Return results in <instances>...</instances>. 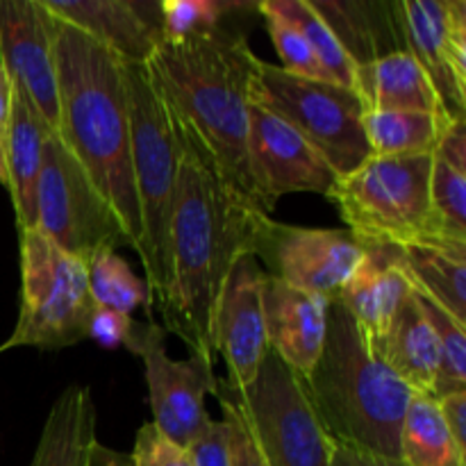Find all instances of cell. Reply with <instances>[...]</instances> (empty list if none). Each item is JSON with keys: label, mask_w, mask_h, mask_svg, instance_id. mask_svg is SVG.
<instances>
[{"label": "cell", "mask_w": 466, "mask_h": 466, "mask_svg": "<svg viewBox=\"0 0 466 466\" xmlns=\"http://www.w3.org/2000/svg\"><path fill=\"white\" fill-rule=\"evenodd\" d=\"M182 127V162L168 230V291L159 317L189 349L217 364L212 323L226 278L241 255H255L264 214L217 168Z\"/></svg>", "instance_id": "cell-1"}, {"label": "cell", "mask_w": 466, "mask_h": 466, "mask_svg": "<svg viewBox=\"0 0 466 466\" xmlns=\"http://www.w3.org/2000/svg\"><path fill=\"white\" fill-rule=\"evenodd\" d=\"M59 126L55 135L82 164L139 244L130 157V107L123 62L77 27L55 18Z\"/></svg>", "instance_id": "cell-2"}, {"label": "cell", "mask_w": 466, "mask_h": 466, "mask_svg": "<svg viewBox=\"0 0 466 466\" xmlns=\"http://www.w3.org/2000/svg\"><path fill=\"white\" fill-rule=\"evenodd\" d=\"M258 64L248 39L223 25L187 39H164L146 64L177 121L250 200L246 132Z\"/></svg>", "instance_id": "cell-3"}, {"label": "cell", "mask_w": 466, "mask_h": 466, "mask_svg": "<svg viewBox=\"0 0 466 466\" xmlns=\"http://www.w3.org/2000/svg\"><path fill=\"white\" fill-rule=\"evenodd\" d=\"M303 387L335 444L399 460V435L414 391L369 350L339 300L328 308V335Z\"/></svg>", "instance_id": "cell-4"}, {"label": "cell", "mask_w": 466, "mask_h": 466, "mask_svg": "<svg viewBox=\"0 0 466 466\" xmlns=\"http://www.w3.org/2000/svg\"><path fill=\"white\" fill-rule=\"evenodd\" d=\"M130 107V157L139 208V253L150 309H162L168 291V230L182 162V127L148 68L123 64Z\"/></svg>", "instance_id": "cell-5"}, {"label": "cell", "mask_w": 466, "mask_h": 466, "mask_svg": "<svg viewBox=\"0 0 466 466\" xmlns=\"http://www.w3.org/2000/svg\"><path fill=\"white\" fill-rule=\"evenodd\" d=\"M432 153L371 157L349 176L337 177L328 198L337 205L346 230L369 246H437L462 250L464 241L446 235L431 205Z\"/></svg>", "instance_id": "cell-6"}, {"label": "cell", "mask_w": 466, "mask_h": 466, "mask_svg": "<svg viewBox=\"0 0 466 466\" xmlns=\"http://www.w3.org/2000/svg\"><path fill=\"white\" fill-rule=\"evenodd\" d=\"M212 396L239 412L267 466H332L335 441L323 428L303 378L271 349L248 387L235 390L218 378Z\"/></svg>", "instance_id": "cell-7"}, {"label": "cell", "mask_w": 466, "mask_h": 466, "mask_svg": "<svg viewBox=\"0 0 466 466\" xmlns=\"http://www.w3.org/2000/svg\"><path fill=\"white\" fill-rule=\"evenodd\" d=\"M21 246V312L0 353L18 346L59 350L86 339L96 303L89 267L64 253L39 230L18 235Z\"/></svg>", "instance_id": "cell-8"}, {"label": "cell", "mask_w": 466, "mask_h": 466, "mask_svg": "<svg viewBox=\"0 0 466 466\" xmlns=\"http://www.w3.org/2000/svg\"><path fill=\"white\" fill-rule=\"evenodd\" d=\"M250 103L289 123L339 177L371 157L362 127L364 107L353 89L294 76L259 59L250 85Z\"/></svg>", "instance_id": "cell-9"}, {"label": "cell", "mask_w": 466, "mask_h": 466, "mask_svg": "<svg viewBox=\"0 0 466 466\" xmlns=\"http://www.w3.org/2000/svg\"><path fill=\"white\" fill-rule=\"evenodd\" d=\"M36 230L85 264L118 246L132 248L118 214L55 132L46 139L41 159Z\"/></svg>", "instance_id": "cell-10"}, {"label": "cell", "mask_w": 466, "mask_h": 466, "mask_svg": "<svg viewBox=\"0 0 466 466\" xmlns=\"http://www.w3.org/2000/svg\"><path fill=\"white\" fill-rule=\"evenodd\" d=\"M126 349L144 362L153 423L168 440L187 449L209 421L205 396L217 390L214 362L200 355L168 358L167 330L153 321H135Z\"/></svg>", "instance_id": "cell-11"}, {"label": "cell", "mask_w": 466, "mask_h": 466, "mask_svg": "<svg viewBox=\"0 0 466 466\" xmlns=\"http://www.w3.org/2000/svg\"><path fill=\"white\" fill-rule=\"evenodd\" d=\"M367 253V244L350 230L303 228L264 221L255 258L267 262V276L308 294L335 300Z\"/></svg>", "instance_id": "cell-12"}, {"label": "cell", "mask_w": 466, "mask_h": 466, "mask_svg": "<svg viewBox=\"0 0 466 466\" xmlns=\"http://www.w3.org/2000/svg\"><path fill=\"white\" fill-rule=\"evenodd\" d=\"M246 164L250 194L264 214H271L287 194H321L328 198L339 177L289 123L253 103L246 132Z\"/></svg>", "instance_id": "cell-13"}, {"label": "cell", "mask_w": 466, "mask_h": 466, "mask_svg": "<svg viewBox=\"0 0 466 466\" xmlns=\"http://www.w3.org/2000/svg\"><path fill=\"white\" fill-rule=\"evenodd\" d=\"M405 50L419 62L449 116L466 112V0H400Z\"/></svg>", "instance_id": "cell-14"}, {"label": "cell", "mask_w": 466, "mask_h": 466, "mask_svg": "<svg viewBox=\"0 0 466 466\" xmlns=\"http://www.w3.org/2000/svg\"><path fill=\"white\" fill-rule=\"evenodd\" d=\"M0 64L9 82L57 132V55L55 16L41 0H0Z\"/></svg>", "instance_id": "cell-15"}, {"label": "cell", "mask_w": 466, "mask_h": 466, "mask_svg": "<svg viewBox=\"0 0 466 466\" xmlns=\"http://www.w3.org/2000/svg\"><path fill=\"white\" fill-rule=\"evenodd\" d=\"M264 268L255 255H241L218 296L212 323V349L228 369L223 380L244 390L258 378L268 350L264 326Z\"/></svg>", "instance_id": "cell-16"}, {"label": "cell", "mask_w": 466, "mask_h": 466, "mask_svg": "<svg viewBox=\"0 0 466 466\" xmlns=\"http://www.w3.org/2000/svg\"><path fill=\"white\" fill-rule=\"evenodd\" d=\"M50 14L77 27L123 64L146 66L164 41L157 3L139 0H41Z\"/></svg>", "instance_id": "cell-17"}, {"label": "cell", "mask_w": 466, "mask_h": 466, "mask_svg": "<svg viewBox=\"0 0 466 466\" xmlns=\"http://www.w3.org/2000/svg\"><path fill=\"white\" fill-rule=\"evenodd\" d=\"M262 303L268 349L305 378L314 369L326 344L330 300L267 276Z\"/></svg>", "instance_id": "cell-18"}, {"label": "cell", "mask_w": 466, "mask_h": 466, "mask_svg": "<svg viewBox=\"0 0 466 466\" xmlns=\"http://www.w3.org/2000/svg\"><path fill=\"white\" fill-rule=\"evenodd\" d=\"M50 132L53 130L46 126L35 105L23 96V91L12 86V109L3 135V153L18 235L36 228V187Z\"/></svg>", "instance_id": "cell-19"}, {"label": "cell", "mask_w": 466, "mask_h": 466, "mask_svg": "<svg viewBox=\"0 0 466 466\" xmlns=\"http://www.w3.org/2000/svg\"><path fill=\"white\" fill-rule=\"evenodd\" d=\"M367 346L414 394L432 396L440 371V344L421 299L414 291L400 305L385 335Z\"/></svg>", "instance_id": "cell-20"}, {"label": "cell", "mask_w": 466, "mask_h": 466, "mask_svg": "<svg viewBox=\"0 0 466 466\" xmlns=\"http://www.w3.org/2000/svg\"><path fill=\"white\" fill-rule=\"evenodd\" d=\"M410 294L412 289L408 280L400 276L387 250L367 244V253L341 287L337 300L358 323L364 341L373 344L378 337L385 335Z\"/></svg>", "instance_id": "cell-21"}, {"label": "cell", "mask_w": 466, "mask_h": 466, "mask_svg": "<svg viewBox=\"0 0 466 466\" xmlns=\"http://www.w3.org/2000/svg\"><path fill=\"white\" fill-rule=\"evenodd\" d=\"M353 91L364 112L449 114L431 77L408 50L390 53L355 68Z\"/></svg>", "instance_id": "cell-22"}, {"label": "cell", "mask_w": 466, "mask_h": 466, "mask_svg": "<svg viewBox=\"0 0 466 466\" xmlns=\"http://www.w3.org/2000/svg\"><path fill=\"white\" fill-rule=\"evenodd\" d=\"M308 3L326 21L355 66L405 50L399 3Z\"/></svg>", "instance_id": "cell-23"}, {"label": "cell", "mask_w": 466, "mask_h": 466, "mask_svg": "<svg viewBox=\"0 0 466 466\" xmlns=\"http://www.w3.org/2000/svg\"><path fill=\"white\" fill-rule=\"evenodd\" d=\"M419 299L466 328V253L437 246H382Z\"/></svg>", "instance_id": "cell-24"}, {"label": "cell", "mask_w": 466, "mask_h": 466, "mask_svg": "<svg viewBox=\"0 0 466 466\" xmlns=\"http://www.w3.org/2000/svg\"><path fill=\"white\" fill-rule=\"evenodd\" d=\"M96 428L98 414L91 387H66L46 417L30 466H91V451L98 441Z\"/></svg>", "instance_id": "cell-25"}, {"label": "cell", "mask_w": 466, "mask_h": 466, "mask_svg": "<svg viewBox=\"0 0 466 466\" xmlns=\"http://www.w3.org/2000/svg\"><path fill=\"white\" fill-rule=\"evenodd\" d=\"M399 462L403 466H466V451L451 435L440 400L414 394L399 435Z\"/></svg>", "instance_id": "cell-26"}, {"label": "cell", "mask_w": 466, "mask_h": 466, "mask_svg": "<svg viewBox=\"0 0 466 466\" xmlns=\"http://www.w3.org/2000/svg\"><path fill=\"white\" fill-rule=\"evenodd\" d=\"M453 121L458 118L435 112H364L362 127L371 155L396 157L435 153Z\"/></svg>", "instance_id": "cell-27"}, {"label": "cell", "mask_w": 466, "mask_h": 466, "mask_svg": "<svg viewBox=\"0 0 466 466\" xmlns=\"http://www.w3.org/2000/svg\"><path fill=\"white\" fill-rule=\"evenodd\" d=\"M259 5L271 9L273 14L282 16L285 21H289L291 25L305 36V41H308L309 48H312L314 57L319 59L323 71L328 73V77H330L335 85L353 89L355 68L358 66L350 62V57L346 55V50L341 48L337 36L332 35V30L326 25V21L309 7L308 0H262Z\"/></svg>", "instance_id": "cell-28"}, {"label": "cell", "mask_w": 466, "mask_h": 466, "mask_svg": "<svg viewBox=\"0 0 466 466\" xmlns=\"http://www.w3.org/2000/svg\"><path fill=\"white\" fill-rule=\"evenodd\" d=\"M86 267H89L91 299L98 308L116 309L121 314H132L141 305L150 309L148 285L135 276L130 264L116 250L96 255Z\"/></svg>", "instance_id": "cell-29"}, {"label": "cell", "mask_w": 466, "mask_h": 466, "mask_svg": "<svg viewBox=\"0 0 466 466\" xmlns=\"http://www.w3.org/2000/svg\"><path fill=\"white\" fill-rule=\"evenodd\" d=\"M431 205L435 221L453 239L466 244V168L432 153Z\"/></svg>", "instance_id": "cell-30"}, {"label": "cell", "mask_w": 466, "mask_h": 466, "mask_svg": "<svg viewBox=\"0 0 466 466\" xmlns=\"http://www.w3.org/2000/svg\"><path fill=\"white\" fill-rule=\"evenodd\" d=\"M421 303L440 344V371L432 396L441 399L466 391V328L428 300L421 299Z\"/></svg>", "instance_id": "cell-31"}, {"label": "cell", "mask_w": 466, "mask_h": 466, "mask_svg": "<svg viewBox=\"0 0 466 466\" xmlns=\"http://www.w3.org/2000/svg\"><path fill=\"white\" fill-rule=\"evenodd\" d=\"M244 7L246 5L226 0H164L159 3L162 35L167 41H177L214 32L221 27L226 14Z\"/></svg>", "instance_id": "cell-32"}, {"label": "cell", "mask_w": 466, "mask_h": 466, "mask_svg": "<svg viewBox=\"0 0 466 466\" xmlns=\"http://www.w3.org/2000/svg\"><path fill=\"white\" fill-rule=\"evenodd\" d=\"M258 12L262 14L264 21H267L268 35H271L273 48L276 53L280 55L282 59V68L287 73H294V76L300 77H309V80H323V82H332L328 77V73L323 71V66L319 64V59L314 57L312 48L305 41V36L291 25L289 21H285L282 16L273 14L271 9L262 7V5H255Z\"/></svg>", "instance_id": "cell-33"}, {"label": "cell", "mask_w": 466, "mask_h": 466, "mask_svg": "<svg viewBox=\"0 0 466 466\" xmlns=\"http://www.w3.org/2000/svg\"><path fill=\"white\" fill-rule=\"evenodd\" d=\"M130 458L135 466H196L189 449L168 440L153 421L137 431Z\"/></svg>", "instance_id": "cell-34"}, {"label": "cell", "mask_w": 466, "mask_h": 466, "mask_svg": "<svg viewBox=\"0 0 466 466\" xmlns=\"http://www.w3.org/2000/svg\"><path fill=\"white\" fill-rule=\"evenodd\" d=\"M132 326H135V319L130 314H121L116 309L96 305L94 314L89 319L86 339H94L96 344L105 346V349H118V346L126 349L132 335Z\"/></svg>", "instance_id": "cell-35"}, {"label": "cell", "mask_w": 466, "mask_h": 466, "mask_svg": "<svg viewBox=\"0 0 466 466\" xmlns=\"http://www.w3.org/2000/svg\"><path fill=\"white\" fill-rule=\"evenodd\" d=\"M187 449H189L196 466H230L226 421L209 419Z\"/></svg>", "instance_id": "cell-36"}, {"label": "cell", "mask_w": 466, "mask_h": 466, "mask_svg": "<svg viewBox=\"0 0 466 466\" xmlns=\"http://www.w3.org/2000/svg\"><path fill=\"white\" fill-rule=\"evenodd\" d=\"M221 405L223 421L228 426V449H230V466H267V462L259 455L258 446L250 440L239 412L232 408L228 400L217 399Z\"/></svg>", "instance_id": "cell-37"}, {"label": "cell", "mask_w": 466, "mask_h": 466, "mask_svg": "<svg viewBox=\"0 0 466 466\" xmlns=\"http://www.w3.org/2000/svg\"><path fill=\"white\" fill-rule=\"evenodd\" d=\"M437 400H440L441 417H444L451 435L458 441L460 449L466 451V391L441 396Z\"/></svg>", "instance_id": "cell-38"}, {"label": "cell", "mask_w": 466, "mask_h": 466, "mask_svg": "<svg viewBox=\"0 0 466 466\" xmlns=\"http://www.w3.org/2000/svg\"><path fill=\"white\" fill-rule=\"evenodd\" d=\"M332 466H403L399 460L380 458V455L364 453V451L349 449V446L335 444L332 453Z\"/></svg>", "instance_id": "cell-39"}, {"label": "cell", "mask_w": 466, "mask_h": 466, "mask_svg": "<svg viewBox=\"0 0 466 466\" xmlns=\"http://www.w3.org/2000/svg\"><path fill=\"white\" fill-rule=\"evenodd\" d=\"M91 466H135L130 453H118L109 446L96 444L91 451Z\"/></svg>", "instance_id": "cell-40"}, {"label": "cell", "mask_w": 466, "mask_h": 466, "mask_svg": "<svg viewBox=\"0 0 466 466\" xmlns=\"http://www.w3.org/2000/svg\"><path fill=\"white\" fill-rule=\"evenodd\" d=\"M9 91H12V82H9V76L7 71H5V66L0 64V96L9 94Z\"/></svg>", "instance_id": "cell-41"}, {"label": "cell", "mask_w": 466, "mask_h": 466, "mask_svg": "<svg viewBox=\"0 0 466 466\" xmlns=\"http://www.w3.org/2000/svg\"><path fill=\"white\" fill-rule=\"evenodd\" d=\"M0 185L7 187V168H5V153H3V139H0Z\"/></svg>", "instance_id": "cell-42"}]
</instances>
